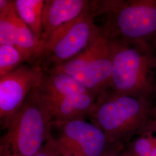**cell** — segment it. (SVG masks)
Returning <instances> with one entry per match:
<instances>
[{
    "label": "cell",
    "instance_id": "cell-1",
    "mask_svg": "<svg viewBox=\"0 0 156 156\" xmlns=\"http://www.w3.org/2000/svg\"><path fill=\"white\" fill-rule=\"evenodd\" d=\"M109 41L112 69L108 90L150 100L156 93V55L150 45L147 42Z\"/></svg>",
    "mask_w": 156,
    "mask_h": 156
},
{
    "label": "cell",
    "instance_id": "cell-2",
    "mask_svg": "<svg viewBox=\"0 0 156 156\" xmlns=\"http://www.w3.org/2000/svg\"><path fill=\"white\" fill-rule=\"evenodd\" d=\"M151 112L149 100L106 91L98 97L89 116L105 134L112 149L122 151L149 127Z\"/></svg>",
    "mask_w": 156,
    "mask_h": 156
},
{
    "label": "cell",
    "instance_id": "cell-3",
    "mask_svg": "<svg viewBox=\"0 0 156 156\" xmlns=\"http://www.w3.org/2000/svg\"><path fill=\"white\" fill-rule=\"evenodd\" d=\"M39 84L29 93L1 136L0 156H33L49 139L53 118Z\"/></svg>",
    "mask_w": 156,
    "mask_h": 156
},
{
    "label": "cell",
    "instance_id": "cell-4",
    "mask_svg": "<svg viewBox=\"0 0 156 156\" xmlns=\"http://www.w3.org/2000/svg\"><path fill=\"white\" fill-rule=\"evenodd\" d=\"M101 31L109 40L147 42L156 37V0L94 1Z\"/></svg>",
    "mask_w": 156,
    "mask_h": 156
},
{
    "label": "cell",
    "instance_id": "cell-5",
    "mask_svg": "<svg viewBox=\"0 0 156 156\" xmlns=\"http://www.w3.org/2000/svg\"><path fill=\"white\" fill-rule=\"evenodd\" d=\"M112 69L110 41L101 31L86 49L50 70L72 76L98 98L109 89Z\"/></svg>",
    "mask_w": 156,
    "mask_h": 156
},
{
    "label": "cell",
    "instance_id": "cell-6",
    "mask_svg": "<svg viewBox=\"0 0 156 156\" xmlns=\"http://www.w3.org/2000/svg\"><path fill=\"white\" fill-rule=\"evenodd\" d=\"M93 1L89 9L73 21L62 26L53 34L46 45L43 57L54 63H64L78 55L101 33L95 23Z\"/></svg>",
    "mask_w": 156,
    "mask_h": 156
},
{
    "label": "cell",
    "instance_id": "cell-7",
    "mask_svg": "<svg viewBox=\"0 0 156 156\" xmlns=\"http://www.w3.org/2000/svg\"><path fill=\"white\" fill-rule=\"evenodd\" d=\"M44 73L38 64H24L0 78V123L7 129L14 115L35 87L39 84Z\"/></svg>",
    "mask_w": 156,
    "mask_h": 156
},
{
    "label": "cell",
    "instance_id": "cell-8",
    "mask_svg": "<svg viewBox=\"0 0 156 156\" xmlns=\"http://www.w3.org/2000/svg\"><path fill=\"white\" fill-rule=\"evenodd\" d=\"M62 133L56 139L62 156H103L113 151L106 136L98 126L84 119L57 124Z\"/></svg>",
    "mask_w": 156,
    "mask_h": 156
},
{
    "label": "cell",
    "instance_id": "cell-9",
    "mask_svg": "<svg viewBox=\"0 0 156 156\" xmlns=\"http://www.w3.org/2000/svg\"><path fill=\"white\" fill-rule=\"evenodd\" d=\"M92 1L46 0L43 10V38L44 46L53 34L68 23L80 16L91 5Z\"/></svg>",
    "mask_w": 156,
    "mask_h": 156
},
{
    "label": "cell",
    "instance_id": "cell-10",
    "mask_svg": "<svg viewBox=\"0 0 156 156\" xmlns=\"http://www.w3.org/2000/svg\"><path fill=\"white\" fill-rule=\"evenodd\" d=\"M42 94L50 108L53 126L73 119H84L86 116H89L97 99L91 93L61 97H49Z\"/></svg>",
    "mask_w": 156,
    "mask_h": 156
},
{
    "label": "cell",
    "instance_id": "cell-11",
    "mask_svg": "<svg viewBox=\"0 0 156 156\" xmlns=\"http://www.w3.org/2000/svg\"><path fill=\"white\" fill-rule=\"evenodd\" d=\"M14 3L19 16L33 32L37 40L42 43L43 10L45 1L15 0Z\"/></svg>",
    "mask_w": 156,
    "mask_h": 156
},
{
    "label": "cell",
    "instance_id": "cell-12",
    "mask_svg": "<svg viewBox=\"0 0 156 156\" xmlns=\"http://www.w3.org/2000/svg\"><path fill=\"white\" fill-rule=\"evenodd\" d=\"M149 127L126 145L124 156H156V135Z\"/></svg>",
    "mask_w": 156,
    "mask_h": 156
},
{
    "label": "cell",
    "instance_id": "cell-13",
    "mask_svg": "<svg viewBox=\"0 0 156 156\" xmlns=\"http://www.w3.org/2000/svg\"><path fill=\"white\" fill-rule=\"evenodd\" d=\"M25 62H28L27 57L16 47L0 45V78L11 73Z\"/></svg>",
    "mask_w": 156,
    "mask_h": 156
},
{
    "label": "cell",
    "instance_id": "cell-14",
    "mask_svg": "<svg viewBox=\"0 0 156 156\" xmlns=\"http://www.w3.org/2000/svg\"><path fill=\"white\" fill-rule=\"evenodd\" d=\"M15 8L5 16L0 17V45L15 46Z\"/></svg>",
    "mask_w": 156,
    "mask_h": 156
},
{
    "label": "cell",
    "instance_id": "cell-15",
    "mask_svg": "<svg viewBox=\"0 0 156 156\" xmlns=\"http://www.w3.org/2000/svg\"><path fill=\"white\" fill-rule=\"evenodd\" d=\"M61 151L56 139L51 135L41 149L32 156H61Z\"/></svg>",
    "mask_w": 156,
    "mask_h": 156
},
{
    "label": "cell",
    "instance_id": "cell-16",
    "mask_svg": "<svg viewBox=\"0 0 156 156\" xmlns=\"http://www.w3.org/2000/svg\"><path fill=\"white\" fill-rule=\"evenodd\" d=\"M15 8L14 1L0 0V17L5 16Z\"/></svg>",
    "mask_w": 156,
    "mask_h": 156
},
{
    "label": "cell",
    "instance_id": "cell-17",
    "mask_svg": "<svg viewBox=\"0 0 156 156\" xmlns=\"http://www.w3.org/2000/svg\"><path fill=\"white\" fill-rule=\"evenodd\" d=\"M103 156H124L122 153V151H109Z\"/></svg>",
    "mask_w": 156,
    "mask_h": 156
},
{
    "label": "cell",
    "instance_id": "cell-18",
    "mask_svg": "<svg viewBox=\"0 0 156 156\" xmlns=\"http://www.w3.org/2000/svg\"><path fill=\"white\" fill-rule=\"evenodd\" d=\"M154 45H155L156 48V37L154 38Z\"/></svg>",
    "mask_w": 156,
    "mask_h": 156
},
{
    "label": "cell",
    "instance_id": "cell-19",
    "mask_svg": "<svg viewBox=\"0 0 156 156\" xmlns=\"http://www.w3.org/2000/svg\"><path fill=\"white\" fill-rule=\"evenodd\" d=\"M73 156V155H66V156Z\"/></svg>",
    "mask_w": 156,
    "mask_h": 156
}]
</instances>
